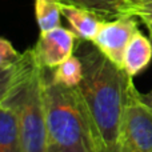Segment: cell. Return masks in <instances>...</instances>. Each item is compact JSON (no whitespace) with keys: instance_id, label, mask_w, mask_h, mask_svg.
<instances>
[{"instance_id":"cell-2","label":"cell","mask_w":152,"mask_h":152,"mask_svg":"<svg viewBox=\"0 0 152 152\" xmlns=\"http://www.w3.org/2000/svg\"><path fill=\"white\" fill-rule=\"evenodd\" d=\"M43 100L47 124V152H97V137L77 88L53 81L43 71Z\"/></svg>"},{"instance_id":"cell-8","label":"cell","mask_w":152,"mask_h":152,"mask_svg":"<svg viewBox=\"0 0 152 152\" xmlns=\"http://www.w3.org/2000/svg\"><path fill=\"white\" fill-rule=\"evenodd\" d=\"M152 60V44L150 37L144 36L140 31L132 36L124 52L121 68L129 76H136L143 72Z\"/></svg>"},{"instance_id":"cell-19","label":"cell","mask_w":152,"mask_h":152,"mask_svg":"<svg viewBox=\"0 0 152 152\" xmlns=\"http://www.w3.org/2000/svg\"><path fill=\"white\" fill-rule=\"evenodd\" d=\"M129 3H131L132 5H135V4H137V3H142V1H145V0H128Z\"/></svg>"},{"instance_id":"cell-15","label":"cell","mask_w":152,"mask_h":152,"mask_svg":"<svg viewBox=\"0 0 152 152\" xmlns=\"http://www.w3.org/2000/svg\"><path fill=\"white\" fill-rule=\"evenodd\" d=\"M132 15L140 19L144 24H152V0L135 4L132 7Z\"/></svg>"},{"instance_id":"cell-13","label":"cell","mask_w":152,"mask_h":152,"mask_svg":"<svg viewBox=\"0 0 152 152\" xmlns=\"http://www.w3.org/2000/svg\"><path fill=\"white\" fill-rule=\"evenodd\" d=\"M16 64V63H15ZM0 67V104L8 99L16 81V67Z\"/></svg>"},{"instance_id":"cell-3","label":"cell","mask_w":152,"mask_h":152,"mask_svg":"<svg viewBox=\"0 0 152 152\" xmlns=\"http://www.w3.org/2000/svg\"><path fill=\"white\" fill-rule=\"evenodd\" d=\"M16 81L4 103L18 112L21 152H47V124L43 100V68L34 48L16 61Z\"/></svg>"},{"instance_id":"cell-9","label":"cell","mask_w":152,"mask_h":152,"mask_svg":"<svg viewBox=\"0 0 152 152\" xmlns=\"http://www.w3.org/2000/svg\"><path fill=\"white\" fill-rule=\"evenodd\" d=\"M0 152H21L18 112L7 103L0 104Z\"/></svg>"},{"instance_id":"cell-1","label":"cell","mask_w":152,"mask_h":152,"mask_svg":"<svg viewBox=\"0 0 152 152\" xmlns=\"http://www.w3.org/2000/svg\"><path fill=\"white\" fill-rule=\"evenodd\" d=\"M77 58L83 64V79L77 88L91 118L97 145H116L123 110L132 76L107 59L92 42L77 40Z\"/></svg>"},{"instance_id":"cell-10","label":"cell","mask_w":152,"mask_h":152,"mask_svg":"<svg viewBox=\"0 0 152 152\" xmlns=\"http://www.w3.org/2000/svg\"><path fill=\"white\" fill-rule=\"evenodd\" d=\"M61 3L88 10L100 15L102 18H119L132 15L134 5L128 0H61Z\"/></svg>"},{"instance_id":"cell-5","label":"cell","mask_w":152,"mask_h":152,"mask_svg":"<svg viewBox=\"0 0 152 152\" xmlns=\"http://www.w3.org/2000/svg\"><path fill=\"white\" fill-rule=\"evenodd\" d=\"M139 31L136 16L124 15L113 20H104L92 40L94 45L116 66H123L124 52L132 36Z\"/></svg>"},{"instance_id":"cell-4","label":"cell","mask_w":152,"mask_h":152,"mask_svg":"<svg viewBox=\"0 0 152 152\" xmlns=\"http://www.w3.org/2000/svg\"><path fill=\"white\" fill-rule=\"evenodd\" d=\"M116 147L120 152H152V108L140 99L135 84L123 110Z\"/></svg>"},{"instance_id":"cell-18","label":"cell","mask_w":152,"mask_h":152,"mask_svg":"<svg viewBox=\"0 0 152 152\" xmlns=\"http://www.w3.org/2000/svg\"><path fill=\"white\" fill-rule=\"evenodd\" d=\"M148 29V34H150V40H151V44H152V24H145Z\"/></svg>"},{"instance_id":"cell-14","label":"cell","mask_w":152,"mask_h":152,"mask_svg":"<svg viewBox=\"0 0 152 152\" xmlns=\"http://www.w3.org/2000/svg\"><path fill=\"white\" fill-rule=\"evenodd\" d=\"M20 55L13 48L11 42L0 37V67H11L20 59Z\"/></svg>"},{"instance_id":"cell-11","label":"cell","mask_w":152,"mask_h":152,"mask_svg":"<svg viewBox=\"0 0 152 152\" xmlns=\"http://www.w3.org/2000/svg\"><path fill=\"white\" fill-rule=\"evenodd\" d=\"M35 18L40 32L60 27L61 0H35Z\"/></svg>"},{"instance_id":"cell-7","label":"cell","mask_w":152,"mask_h":152,"mask_svg":"<svg viewBox=\"0 0 152 152\" xmlns=\"http://www.w3.org/2000/svg\"><path fill=\"white\" fill-rule=\"evenodd\" d=\"M61 15L69 23L71 29L75 32L77 39L84 42H92L104 21L97 13L67 3H61Z\"/></svg>"},{"instance_id":"cell-16","label":"cell","mask_w":152,"mask_h":152,"mask_svg":"<svg viewBox=\"0 0 152 152\" xmlns=\"http://www.w3.org/2000/svg\"><path fill=\"white\" fill-rule=\"evenodd\" d=\"M140 99H142L148 107L152 108V89L148 94H140Z\"/></svg>"},{"instance_id":"cell-17","label":"cell","mask_w":152,"mask_h":152,"mask_svg":"<svg viewBox=\"0 0 152 152\" xmlns=\"http://www.w3.org/2000/svg\"><path fill=\"white\" fill-rule=\"evenodd\" d=\"M97 152H120L116 145L107 147V145H97Z\"/></svg>"},{"instance_id":"cell-12","label":"cell","mask_w":152,"mask_h":152,"mask_svg":"<svg viewBox=\"0 0 152 152\" xmlns=\"http://www.w3.org/2000/svg\"><path fill=\"white\" fill-rule=\"evenodd\" d=\"M52 79L61 86L76 88L83 79V64L76 55H72L66 61L52 69Z\"/></svg>"},{"instance_id":"cell-6","label":"cell","mask_w":152,"mask_h":152,"mask_svg":"<svg viewBox=\"0 0 152 152\" xmlns=\"http://www.w3.org/2000/svg\"><path fill=\"white\" fill-rule=\"evenodd\" d=\"M77 36L72 29L56 27L50 31L40 32L34 52L39 64L45 69H53L74 55Z\"/></svg>"}]
</instances>
